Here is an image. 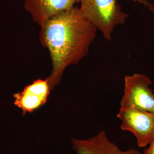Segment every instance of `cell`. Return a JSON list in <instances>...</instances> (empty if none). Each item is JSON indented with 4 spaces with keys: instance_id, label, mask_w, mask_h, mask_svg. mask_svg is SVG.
I'll use <instances>...</instances> for the list:
<instances>
[{
    "instance_id": "cell-1",
    "label": "cell",
    "mask_w": 154,
    "mask_h": 154,
    "mask_svg": "<svg viewBox=\"0 0 154 154\" xmlns=\"http://www.w3.org/2000/svg\"><path fill=\"white\" fill-rule=\"evenodd\" d=\"M98 31L78 6L40 26L39 40L48 50L51 61V72L47 78L52 90L69 66L77 65L88 55Z\"/></svg>"
},
{
    "instance_id": "cell-2",
    "label": "cell",
    "mask_w": 154,
    "mask_h": 154,
    "mask_svg": "<svg viewBox=\"0 0 154 154\" xmlns=\"http://www.w3.org/2000/svg\"><path fill=\"white\" fill-rule=\"evenodd\" d=\"M154 12V6L148 0H132ZM79 8L83 15L111 41L112 33L118 25H123L128 15L123 11L118 0H79Z\"/></svg>"
},
{
    "instance_id": "cell-3",
    "label": "cell",
    "mask_w": 154,
    "mask_h": 154,
    "mask_svg": "<svg viewBox=\"0 0 154 154\" xmlns=\"http://www.w3.org/2000/svg\"><path fill=\"white\" fill-rule=\"evenodd\" d=\"M152 84L151 79L144 74L126 76L121 106L154 112V93L150 87Z\"/></svg>"
},
{
    "instance_id": "cell-4",
    "label": "cell",
    "mask_w": 154,
    "mask_h": 154,
    "mask_svg": "<svg viewBox=\"0 0 154 154\" xmlns=\"http://www.w3.org/2000/svg\"><path fill=\"white\" fill-rule=\"evenodd\" d=\"M117 118L121 121V129L132 133L138 147L148 146L154 138V112L120 107Z\"/></svg>"
},
{
    "instance_id": "cell-5",
    "label": "cell",
    "mask_w": 154,
    "mask_h": 154,
    "mask_svg": "<svg viewBox=\"0 0 154 154\" xmlns=\"http://www.w3.org/2000/svg\"><path fill=\"white\" fill-rule=\"evenodd\" d=\"M51 91L48 78L36 79L21 91L13 94L14 105L23 115L32 113L46 103Z\"/></svg>"
},
{
    "instance_id": "cell-6",
    "label": "cell",
    "mask_w": 154,
    "mask_h": 154,
    "mask_svg": "<svg viewBox=\"0 0 154 154\" xmlns=\"http://www.w3.org/2000/svg\"><path fill=\"white\" fill-rule=\"evenodd\" d=\"M72 143L77 154H142L136 149L122 150L110 141L104 131L88 139L74 138Z\"/></svg>"
},
{
    "instance_id": "cell-7",
    "label": "cell",
    "mask_w": 154,
    "mask_h": 154,
    "mask_svg": "<svg viewBox=\"0 0 154 154\" xmlns=\"http://www.w3.org/2000/svg\"><path fill=\"white\" fill-rule=\"evenodd\" d=\"M79 0H25V8L41 26L50 18L77 6Z\"/></svg>"
},
{
    "instance_id": "cell-8",
    "label": "cell",
    "mask_w": 154,
    "mask_h": 154,
    "mask_svg": "<svg viewBox=\"0 0 154 154\" xmlns=\"http://www.w3.org/2000/svg\"><path fill=\"white\" fill-rule=\"evenodd\" d=\"M142 154H154V138Z\"/></svg>"
}]
</instances>
